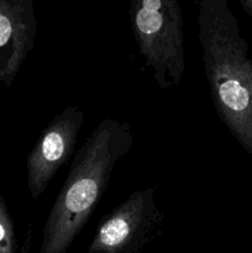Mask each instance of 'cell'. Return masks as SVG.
<instances>
[{
	"instance_id": "cell-9",
	"label": "cell",
	"mask_w": 252,
	"mask_h": 253,
	"mask_svg": "<svg viewBox=\"0 0 252 253\" xmlns=\"http://www.w3.org/2000/svg\"><path fill=\"white\" fill-rule=\"evenodd\" d=\"M245 6H246L247 11L252 15V0H245Z\"/></svg>"
},
{
	"instance_id": "cell-4",
	"label": "cell",
	"mask_w": 252,
	"mask_h": 253,
	"mask_svg": "<svg viewBox=\"0 0 252 253\" xmlns=\"http://www.w3.org/2000/svg\"><path fill=\"white\" fill-rule=\"evenodd\" d=\"M83 124L82 109L68 106L42 131L26 160L27 188L34 200L43 194L59 168L73 156Z\"/></svg>"
},
{
	"instance_id": "cell-5",
	"label": "cell",
	"mask_w": 252,
	"mask_h": 253,
	"mask_svg": "<svg viewBox=\"0 0 252 253\" xmlns=\"http://www.w3.org/2000/svg\"><path fill=\"white\" fill-rule=\"evenodd\" d=\"M35 30L7 0H0V83L11 86L34 48Z\"/></svg>"
},
{
	"instance_id": "cell-1",
	"label": "cell",
	"mask_w": 252,
	"mask_h": 253,
	"mask_svg": "<svg viewBox=\"0 0 252 253\" xmlns=\"http://www.w3.org/2000/svg\"><path fill=\"white\" fill-rule=\"evenodd\" d=\"M132 126L105 118L74 155L47 216L40 253H67L108 189L116 163L132 148Z\"/></svg>"
},
{
	"instance_id": "cell-7",
	"label": "cell",
	"mask_w": 252,
	"mask_h": 253,
	"mask_svg": "<svg viewBox=\"0 0 252 253\" xmlns=\"http://www.w3.org/2000/svg\"><path fill=\"white\" fill-rule=\"evenodd\" d=\"M31 245H32V222L30 224L29 229H27L26 239H25V244L22 246L21 253H31Z\"/></svg>"
},
{
	"instance_id": "cell-3",
	"label": "cell",
	"mask_w": 252,
	"mask_h": 253,
	"mask_svg": "<svg viewBox=\"0 0 252 253\" xmlns=\"http://www.w3.org/2000/svg\"><path fill=\"white\" fill-rule=\"evenodd\" d=\"M156 188L131 193L100 220L88 253H140L162 232Z\"/></svg>"
},
{
	"instance_id": "cell-8",
	"label": "cell",
	"mask_w": 252,
	"mask_h": 253,
	"mask_svg": "<svg viewBox=\"0 0 252 253\" xmlns=\"http://www.w3.org/2000/svg\"><path fill=\"white\" fill-rule=\"evenodd\" d=\"M141 6L147 10H158L162 6V0H142Z\"/></svg>"
},
{
	"instance_id": "cell-2",
	"label": "cell",
	"mask_w": 252,
	"mask_h": 253,
	"mask_svg": "<svg viewBox=\"0 0 252 253\" xmlns=\"http://www.w3.org/2000/svg\"><path fill=\"white\" fill-rule=\"evenodd\" d=\"M203 64L214 108L232 137L252 157V58L227 15L203 25Z\"/></svg>"
},
{
	"instance_id": "cell-6",
	"label": "cell",
	"mask_w": 252,
	"mask_h": 253,
	"mask_svg": "<svg viewBox=\"0 0 252 253\" xmlns=\"http://www.w3.org/2000/svg\"><path fill=\"white\" fill-rule=\"evenodd\" d=\"M17 240L14 220L4 197L0 194V253H16Z\"/></svg>"
}]
</instances>
